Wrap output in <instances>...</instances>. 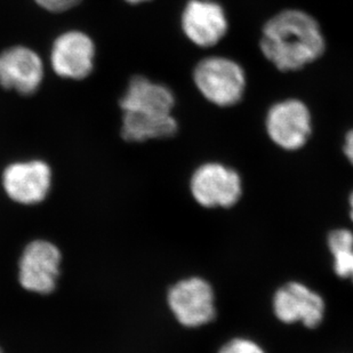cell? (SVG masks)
<instances>
[{
  "label": "cell",
  "mask_w": 353,
  "mask_h": 353,
  "mask_svg": "<svg viewBox=\"0 0 353 353\" xmlns=\"http://www.w3.org/2000/svg\"><path fill=\"white\" fill-rule=\"evenodd\" d=\"M261 50L280 71L300 70L325 52V38L314 17L300 10L280 12L263 28Z\"/></svg>",
  "instance_id": "obj_1"
},
{
  "label": "cell",
  "mask_w": 353,
  "mask_h": 353,
  "mask_svg": "<svg viewBox=\"0 0 353 353\" xmlns=\"http://www.w3.org/2000/svg\"><path fill=\"white\" fill-rule=\"evenodd\" d=\"M174 99L170 88L147 78L134 77L120 100L123 110L121 137L128 142L167 139L176 134Z\"/></svg>",
  "instance_id": "obj_2"
},
{
  "label": "cell",
  "mask_w": 353,
  "mask_h": 353,
  "mask_svg": "<svg viewBox=\"0 0 353 353\" xmlns=\"http://www.w3.org/2000/svg\"><path fill=\"white\" fill-rule=\"evenodd\" d=\"M196 88L207 101L219 107H231L243 99L246 76L243 68L227 57H207L194 71Z\"/></svg>",
  "instance_id": "obj_3"
},
{
  "label": "cell",
  "mask_w": 353,
  "mask_h": 353,
  "mask_svg": "<svg viewBox=\"0 0 353 353\" xmlns=\"http://www.w3.org/2000/svg\"><path fill=\"white\" fill-rule=\"evenodd\" d=\"M167 304L177 323L187 328H198L216 316L213 287L200 276L177 281L167 293Z\"/></svg>",
  "instance_id": "obj_4"
},
{
  "label": "cell",
  "mask_w": 353,
  "mask_h": 353,
  "mask_svg": "<svg viewBox=\"0 0 353 353\" xmlns=\"http://www.w3.org/2000/svg\"><path fill=\"white\" fill-rule=\"evenodd\" d=\"M62 253L48 240H32L24 247L17 265V278L23 290L48 295L57 288L61 274Z\"/></svg>",
  "instance_id": "obj_5"
},
{
  "label": "cell",
  "mask_w": 353,
  "mask_h": 353,
  "mask_svg": "<svg viewBox=\"0 0 353 353\" xmlns=\"http://www.w3.org/2000/svg\"><path fill=\"white\" fill-rule=\"evenodd\" d=\"M191 194L205 208H230L243 194V182L234 168L220 163L198 167L190 181Z\"/></svg>",
  "instance_id": "obj_6"
},
{
  "label": "cell",
  "mask_w": 353,
  "mask_h": 353,
  "mask_svg": "<svg viewBox=\"0 0 353 353\" xmlns=\"http://www.w3.org/2000/svg\"><path fill=\"white\" fill-rule=\"evenodd\" d=\"M52 181V170L41 160L10 163L1 176L6 196L14 203L23 206L43 203L50 194Z\"/></svg>",
  "instance_id": "obj_7"
},
{
  "label": "cell",
  "mask_w": 353,
  "mask_h": 353,
  "mask_svg": "<svg viewBox=\"0 0 353 353\" xmlns=\"http://www.w3.org/2000/svg\"><path fill=\"white\" fill-rule=\"evenodd\" d=\"M265 125L271 141L287 151L304 147L312 130L310 111L299 100H286L274 104L268 112Z\"/></svg>",
  "instance_id": "obj_8"
},
{
  "label": "cell",
  "mask_w": 353,
  "mask_h": 353,
  "mask_svg": "<svg viewBox=\"0 0 353 353\" xmlns=\"http://www.w3.org/2000/svg\"><path fill=\"white\" fill-rule=\"evenodd\" d=\"M274 314L281 323H302L316 328L323 323L326 304L323 297L304 283L292 281L276 290L272 301Z\"/></svg>",
  "instance_id": "obj_9"
},
{
  "label": "cell",
  "mask_w": 353,
  "mask_h": 353,
  "mask_svg": "<svg viewBox=\"0 0 353 353\" xmlns=\"http://www.w3.org/2000/svg\"><path fill=\"white\" fill-rule=\"evenodd\" d=\"M182 29L196 46L212 47L227 34V15L215 1L190 0L182 14Z\"/></svg>",
  "instance_id": "obj_10"
},
{
  "label": "cell",
  "mask_w": 353,
  "mask_h": 353,
  "mask_svg": "<svg viewBox=\"0 0 353 353\" xmlns=\"http://www.w3.org/2000/svg\"><path fill=\"white\" fill-rule=\"evenodd\" d=\"M43 77V62L27 47H12L0 54V85L29 95L38 90Z\"/></svg>",
  "instance_id": "obj_11"
},
{
  "label": "cell",
  "mask_w": 353,
  "mask_h": 353,
  "mask_svg": "<svg viewBox=\"0 0 353 353\" xmlns=\"http://www.w3.org/2000/svg\"><path fill=\"white\" fill-rule=\"evenodd\" d=\"M94 55L92 39L79 31H70L55 40L50 61L61 77L83 79L93 69Z\"/></svg>",
  "instance_id": "obj_12"
},
{
  "label": "cell",
  "mask_w": 353,
  "mask_h": 353,
  "mask_svg": "<svg viewBox=\"0 0 353 353\" xmlns=\"http://www.w3.org/2000/svg\"><path fill=\"white\" fill-rule=\"evenodd\" d=\"M327 243L334 259V271L343 279L353 283V232L336 229L328 234Z\"/></svg>",
  "instance_id": "obj_13"
},
{
  "label": "cell",
  "mask_w": 353,
  "mask_h": 353,
  "mask_svg": "<svg viewBox=\"0 0 353 353\" xmlns=\"http://www.w3.org/2000/svg\"><path fill=\"white\" fill-rule=\"evenodd\" d=\"M219 353H267L260 344L250 339L236 337L221 347Z\"/></svg>",
  "instance_id": "obj_14"
},
{
  "label": "cell",
  "mask_w": 353,
  "mask_h": 353,
  "mask_svg": "<svg viewBox=\"0 0 353 353\" xmlns=\"http://www.w3.org/2000/svg\"><path fill=\"white\" fill-rule=\"evenodd\" d=\"M40 6L50 12H64L76 6L81 0H36Z\"/></svg>",
  "instance_id": "obj_15"
},
{
  "label": "cell",
  "mask_w": 353,
  "mask_h": 353,
  "mask_svg": "<svg viewBox=\"0 0 353 353\" xmlns=\"http://www.w3.org/2000/svg\"><path fill=\"white\" fill-rule=\"evenodd\" d=\"M344 154L347 156V159L353 165V130H350L345 137V142H344Z\"/></svg>",
  "instance_id": "obj_16"
},
{
  "label": "cell",
  "mask_w": 353,
  "mask_h": 353,
  "mask_svg": "<svg viewBox=\"0 0 353 353\" xmlns=\"http://www.w3.org/2000/svg\"><path fill=\"white\" fill-rule=\"evenodd\" d=\"M349 205H350V217L353 222V191L351 192L350 198H349Z\"/></svg>",
  "instance_id": "obj_17"
},
{
  "label": "cell",
  "mask_w": 353,
  "mask_h": 353,
  "mask_svg": "<svg viewBox=\"0 0 353 353\" xmlns=\"http://www.w3.org/2000/svg\"><path fill=\"white\" fill-rule=\"evenodd\" d=\"M126 1H128V3H144V1H148V0H126Z\"/></svg>",
  "instance_id": "obj_18"
},
{
  "label": "cell",
  "mask_w": 353,
  "mask_h": 353,
  "mask_svg": "<svg viewBox=\"0 0 353 353\" xmlns=\"http://www.w3.org/2000/svg\"><path fill=\"white\" fill-rule=\"evenodd\" d=\"M0 353H3V351L0 350Z\"/></svg>",
  "instance_id": "obj_19"
}]
</instances>
